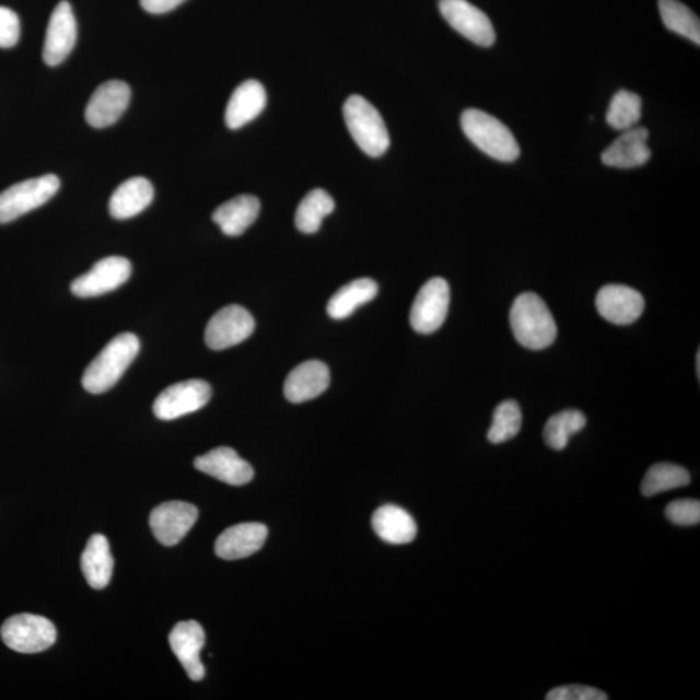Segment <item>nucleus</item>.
Listing matches in <instances>:
<instances>
[{"instance_id": "c85d7f7f", "label": "nucleus", "mask_w": 700, "mask_h": 700, "mask_svg": "<svg viewBox=\"0 0 700 700\" xmlns=\"http://www.w3.org/2000/svg\"><path fill=\"white\" fill-rule=\"evenodd\" d=\"M660 11L667 30L700 45V24L695 12L678 0H660Z\"/></svg>"}, {"instance_id": "423d86ee", "label": "nucleus", "mask_w": 700, "mask_h": 700, "mask_svg": "<svg viewBox=\"0 0 700 700\" xmlns=\"http://www.w3.org/2000/svg\"><path fill=\"white\" fill-rule=\"evenodd\" d=\"M2 640L5 646L21 654H37L50 649L56 641V628L44 616L20 614L4 621Z\"/></svg>"}, {"instance_id": "b1692460", "label": "nucleus", "mask_w": 700, "mask_h": 700, "mask_svg": "<svg viewBox=\"0 0 700 700\" xmlns=\"http://www.w3.org/2000/svg\"><path fill=\"white\" fill-rule=\"evenodd\" d=\"M114 565L107 538L103 535L91 536L81 557V569L88 584L96 591L104 590L109 584Z\"/></svg>"}, {"instance_id": "a878e982", "label": "nucleus", "mask_w": 700, "mask_h": 700, "mask_svg": "<svg viewBox=\"0 0 700 700\" xmlns=\"http://www.w3.org/2000/svg\"><path fill=\"white\" fill-rule=\"evenodd\" d=\"M377 291H380V287L375 280L370 278L355 279L353 282L342 285L328 301L327 313L334 319H346L357 311V307L374 300Z\"/></svg>"}, {"instance_id": "2eb2a0df", "label": "nucleus", "mask_w": 700, "mask_h": 700, "mask_svg": "<svg viewBox=\"0 0 700 700\" xmlns=\"http://www.w3.org/2000/svg\"><path fill=\"white\" fill-rule=\"evenodd\" d=\"M598 313L614 325H630L645 311V299L639 291L622 284L602 287L595 299Z\"/></svg>"}, {"instance_id": "5701e85b", "label": "nucleus", "mask_w": 700, "mask_h": 700, "mask_svg": "<svg viewBox=\"0 0 700 700\" xmlns=\"http://www.w3.org/2000/svg\"><path fill=\"white\" fill-rule=\"evenodd\" d=\"M260 200L254 195H241L214 210L213 221L228 236H240L260 214Z\"/></svg>"}, {"instance_id": "9b49d317", "label": "nucleus", "mask_w": 700, "mask_h": 700, "mask_svg": "<svg viewBox=\"0 0 700 700\" xmlns=\"http://www.w3.org/2000/svg\"><path fill=\"white\" fill-rule=\"evenodd\" d=\"M441 15L451 24L453 30L481 47H490L495 42L492 21L478 7L467 0H440Z\"/></svg>"}, {"instance_id": "412c9836", "label": "nucleus", "mask_w": 700, "mask_h": 700, "mask_svg": "<svg viewBox=\"0 0 700 700\" xmlns=\"http://www.w3.org/2000/svg\"><path fill=\"white\" fill-rule=\"evenodd\" d=\"M268 103L265 88L256 80H248L237 86L231 95L225 112V122L231 130L243 128L254 121Z\"/></svg>"}, {"instance_id": "f03ea898", "label": "nucleus", "mask_w": 700, "mask_h": 700, "mask_svg": "<svg viewBox=\"0 0 700 700\" xmlns=\"http://www.w3.org/2000/svg\"><path fill=\"white\" fill-rule=\"evenodd\" d=\"M139 350L140 341L135 334L116 336L88 366L82 377L83 388L93 395L114 388L137 359Z\"/></svg>"}, {"instance_id": "ddd939ff", "label": "nucleus", "mask_w": 700, "mask_h": 700, "mask_svg": "<svg viewBox=\"0 0 700 700\" xmlns=\"http://www.w3.org/2000/svg\"><path fill=\"white\" fill-rule=\"evenodd\" d=\"M131 90L128 83L118 80L104 82L95 90L88 103L85 118L95 129L108 128L116 124L130 103Z\"/></svg>"}, {"instance_id": "9d476101", "label": "nucleus", "mask_w": 700, "mask_h": 700, "mask_svg": "<svg viewBox=\"0 0 700 700\" xmlns=\"http://www.w3.org/2000/svg\"><path fill=\"white\" fill-rule=\"evenodd\" d=\"M255 319L240 305L222 307L208 322L206 342L210 349L223 350L241 345L255 331Z\"/></svg>"}, {"instance_id": "6e6552de", "label": "nucleus", "mask_w": 700, "mask_h": 700, "mask_svg": "<svg viewBox=\"0 0 700 700\" xmlns=\"http://www.w3.org/2000/svg\"><path fill=\"white\" fill-rule=\"evenodd\" d=\"M210 397L212 388L206 381L175 383L161 392L153 402V412L161 420L178 419L205 408Z\"/></svg>"}, {"instance_id": "bb28decb", "label": "nucleus", "mask_w": 700, "mask_h": 700, "mask_svg": "<svg viewBox=\"0 0 700 700\" xmlns=\"http://www.w3.org/2000/svg\"><path fill=\"white\" fill-rule=\"evenodd\" d=\"M335 209L332 196L325 190H313L301 200L296 210V228L304 234H314L320 229L325 217Z\"/></svg>"}, {"instance_id": "f704fd0d", "label": "nucleus", "mask_w": 700, "mask_h": 700, "mask_svg": "<svg viewBox=\"0 0 700 700\" xmlns=\"http://www.w3.org/2000/svg\"><path fill=\"white\" fill-rule=\"evenodd\" d=\"M20 19L16 12L0 7V48L15 46L20 38Z\"/></svg>"}, {"instance_id": "1a4fd4ad", "label": "nucleus", "mask_w": 700, "mask_h": 700, "mask_svg": "<svg viewBox=\"0 0 700 700\" xmlns=\"http://www.w3.org/2000/svg\"><path fill=\"white\" fill-rule=\"evenodd\" d=\"M131 271V262L128 258L105 257L97 261L86 275L75 278L70 290L74 296L81 299L103 296L128 282Z\"/></svg>"}, {"instance_id": "39448f33", "label": "nucleus", "mask_w": 700, "mask_h": 700, "mask_svg": "<svg viewBox=\"0 0 700 700\" xmlns=\"http://www.w3.org/2000/svg\"><path fill=\"white\" fill-rule=\"evenodd\" d=\"M59 190L60 179L55 174L23 180L7 188L0 192V225L45 206Z\"/></svg>"}, {"instance_id": "4be33fe9", "label": "nucleus", "mask_w": 700, "mask_h": 700, "mask_svg": "<svg viewBox=\"0 0 700 700\" xmlns=\"http://www.w3.org/2000/svg\"><path fill=\"white\" fill-rule=\"evenodd\" d=\"M155 188L143 177L125 180L109 200V213L116 220H129L151 206Z\"/></svg>"}, {"instance_id": "473e14b6", "label": "nucleus", "mask_w": 700, "mask_h": 700, "mask_svg": "<svg viewBox=\"0 0 700 700\" xmlns=\"http://www.w3.org/2000/svg\"><path fill=\"white\" fill-rule=\"evenodd\" d=\"M668 520L681 527H690L700 522V502L697 500H677L665 509Z\"/></svg>"}, {"instance_id": "72a5a7b5", "label": "nucleus", "mask_w": 700, "mask_h": 700, "mask_svg": "<svg viewBox=\"0 0 700 700\" xmlns=\"http://www.w3.org/2000/svg\"><path fill=\"white\" fill-rule=\"evenodd\" d=\"M548 700H606L604 691L585 685H567L552 689L546 696Z\"/></svg>"}, {"instance_id": "20e7f679", "label": "nucleus", "mask_w": 700, "mask_h": 700, "mask_svg": "<svg viewBox=\"0 0 700 700\" xmlns=\"http://www.w3.org/2000/svg\"><path fill=\"white\" fill-rule=\"evenodd\" d=\"M342 114L350 136L366 155L380 158L387 152L390 144L387 126L380 112L365 97L349 96Z\"/></svg>"}, {"instance_id": "0eeeda50", "label": "nucleus", "mask_w": 700, "mask_h": 700, "mask_svg": "<svg viewBox=\"0 0 700 700\" xmlns=\"http://www.w3.org/2000/svg\"><path fill=\"white\" fill-rule=\"evenodd\" d=\"M451 289L443 278H432L419 290L411 306L410 324L419 334L429 335L444 325L450 311Z\"/></svg>"}, {"instance_id": "7c9ffc66", "label": "nucleus", "mask_w": 700, "mask_h": 700, "mask_svg": "<svg viewBox=\"0 0 700 700\" xmlns=\"http://www.w3.org/2000/svg\"><path fill=\"white\" fill-rule=\"evenodd\" d=\"M642 117V100L627 90L616 93L608 107L606 120L615 130L626 131L634 128Z\"/></svg>"}, {"instance_id": "e433bc0d", "label": "nucleus", "mask_w": 700, "mask_h": 700, "mask_svg": "<svg viewBox=\"0 0 700 700\" xmlns=\"http://www.w3.org/2000/svg\"><path fill=\"white\" fill-rule=\"evenodd\" d=\"M699 354L700 353L698 352L697 353V375H698V377L700 375V368H699L700 366V357H699Z\"/></svg>"}, {"instance_id": "c756f323", "label": "nucleus", "mask_w": 700, "mask_h": 700, "mask_svg": "<svg viewBox=\"0 0 700 700\" xmlns=\"http://www.w3.org/2000/svg\"><path fill=\"white\" fill-rule=\"evenodd\" d=\"M586 425V418L579 410H565L552 416L546 422L544 439L546 445L555 451H563L571 436L580 432Z\"/></svg>"}, {"instance_id": "2f4dec72", "label": "nucleus", "mask_w": 700, "mask_h": 700, "mask_svg": "<svg viewBox=\"0 0 700 700\" xmlns=\"http://www.w3.org/2000/svg\"><path fill=\"white\" fill-rule=\"evenodd\" d=\"M522 429V410L516 401L508 400L497 406L493 422L488 431L492 444H503L514 439Z\"/></svg>"}, {"instance_id": "7ed1b4c3", "label": "nucleus", "mask_w": 700, "mask_h": 700, "mask_svg": "<svg viewBox=\"0 0 700 700\" xmlns=\"http://www.w3.org/2000/svg\"><path fill=\"white\" fill-rule=\"evenodd\" d=\"M462 129L468 139L488 156L513 163L521 156V147L505 124L480 109H466L460 117Z\"/></svg>"}, {"instance_id": "f3484780", "label": "nucleus", "mask_w": 700, "mask_h": 700, "mask_svg": "<svg viewBox=\"0 0 700 700\" xmlns=\"http://www.w3.org/2000/svg\"><path fill=\"white\" fill-rule=\"evenodd\" d=\"M195 468L229 486L241 487L254 479V468L228 446L215 447L195 459Z\"/></svg>"}, {"instance_id": "f257e3e1", "label": "nucleus", "mask_w": 700, "mask_h": 700, "mask_svg": "<svg viewBox=\"0 0 700 700\" xmlns=\"http://www.w3.org/2000/svg\"><path fill=\"white\" fill-rule=\"evenodd\" d=\"M510 325L517 342L530 350H542L557 339L558 328L545 301L536 293L517 296L510 311Z\"/></svg>"}, {"instance_id": "c9c22d12", "label": "nucleus", "mask_w": 700, "mask_h": 700, "mask_svg": "<svg viewBox=\"0 0 700 700\" xmlns=\"http://www.w3.org/2000/svg\"><path fill=\"white\" fill-rule=\"evenodd\" d=\"M185 2L186 0H140V5L143 7L145 12L153 13V15H163V13L171 12Z\"/></svg>"}, {"instance_id": "cd10ccee", "label": "nucleus", "mask_w": 700, "mask_h": 700, "mask_svg": "<svg viewBox=\"0 0 700 700\" xmlns=\"http://www.w3.org/2000/svg\"><path fill=\"white\" fill-rule=\"evenodd\" d=\"M690 474L684 467L674 464H656L649 468L641 485V493L653 497L668 490L689 486Z\"/></svg>"}, {"instance_id": "393cba45", "label": "nucleus", "mask_w": 700, "mask_h": 700, "mask_svg": "<svg viewBox=\"0 0 700 700\" xmlns=\"http://www.w3.org/2000/svg\"><path fill=\"white\" fill-rule=\"evenodd\" d=\"M373 527L375 534L389 544H409L417 536L416 521L408 511L394 505H385L375 511Z\"/></svg>"}, {"instance_id": "4468645a", "label": "nucleus", "mask_w": 700, "mask_h": 700, "mask_svg": "<svg viewBox=\"0 0 700 700\" xmlns=\"http://www.w3.org/2000/svg\"><path fill=\"white\" fill-rule=\"evenodd\" d=\"M77 40V21L72 5L62 0L55 7L48 21L44 46V60L47 66H60L73 51Z\"/></svg>"}, {"instance_id": "a211bd4d", "label": "nucleus", "mask_w": 700, "mask_h": 700, "mask_svg": "<svg viewBox=\"0 0 700 700\" xmlns=\"http://www.w3.org/2000/svg\"><path fill=\"white\" fill-rule=\"evenodd\" d=\"M330 370L317 360L306 361L293 369L284 383V396L293 404L313 400L330 385Z\"/></svg>"}, {"instance_id": "dca6fc26", "label": "nucleus", "mask_w": 700, "mask_h": 700, "mask_svg": "<svg viewBox=\"0 0 700 700\" xmlns=\"http://www.w3.org/2000/svg\"><path fill=\"white\" fill-rule=\"evenodd\" d=\"M171 649L182 667L192 681H201L206 676V668L201 662V650L206 645L205 629L198 621H180L170 634Z\"/></svg>"}, {"instance_id": "f8f14e48", "label": "nucleus", "mask_w": 700, "mask_h": 700, "mask_svg": "<svg viewBox=\"0 0 700 700\" xmlns=\"http://www.w3.org/2000/svg\"><path fill=\"white\" fill-rule=\"evenodd\" d=\"M199 511L191 503L182 501L165 502L153 509L150 525L153 536L160 544L174 546L185 536L198 521Z\"/></svg>"}, {"instance_id": "6ab92c4d", "label": "nucleus", "mask_w": 700, "mask_h": 700, "mask_svg": "<svg viewBox=\"0 0 700 700\" xmlns=\"http://www.w3.org/2000/svg\"><path fill=\"white\" fill-rule=\"evenodd\" d=\"M268 534V527L261 523L234 525L217 538L215 555L225 560L250 557L262 548Z\"/></svg>"}, {"instance_id": "aec40b11", "label": "nucleus", "mask_w": 700, "mask_h": 700, "mask_svg": "<svg viewBox=\"0 0 700 700\" xmlns=\"http://www.w3.org/2000/svg\"><path fill=\"white\" fill-rule=\"evenodd\" d=\"M648 139L649 131L645 128L626 130L602 153V163L620 170L645 165L651 159Z\"/></svg>"}]
</instances>
